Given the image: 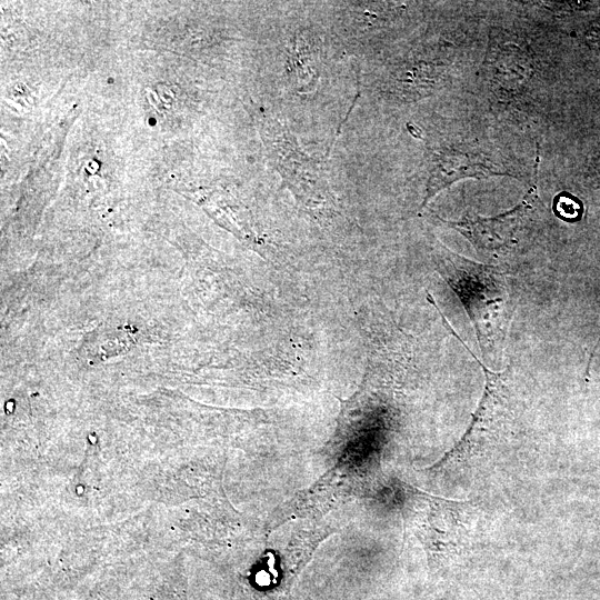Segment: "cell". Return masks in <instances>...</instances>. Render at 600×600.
<instances>
[{
  "label": "cell",
  "instance_id": "obj_1",
  "mask_svg": "<svg viewBox=\"0 0 600 600\" xmlns=\"http://www.w3.org/2000/svg\"><path fill=\"white\" fill-rule=\"evenodd\" d=\"M480 366L487 378L483 398L464 436L437 467L470 468L490 456L506 434L503 430L511 406L506 373H492L482 363Z\"/></svg>",
  "mask_w": 600,
  "mask_h": 600
},
{
  "label": "cell",
  "instance_id": "obj_2",
  "mask_svg": "<svg viewBox=\"0 0 600 600\" xmlns=\"http://www.w3.org/2000/svg\"><path fill=\"white\" fill-rule=\"evenodd\" d=\"M516 176V171L496 153L472 142L440 144L431 151L424 203L452 182L491 176Z\"/></svg>",
  "mask_w": 600,
  "mask_h": 600
},
{
  "label": "cell",
  "instance_id": "obj_3",
  "mask_svg": "<svg viewBox=\"0 0 600 600\" xmlns=\"http://www.w3.org/2000/svg\"><path fill=\"white\" fill-rule=\"evenodd\" d=\"M448 282L464 302L469 314L477 324L478 333L488 322L489 314L500 308L504 290L499 284L497 271L486 266L477 264L452 253L450 257Z\"/></svg>",
  "mask_w": 600,
  "mask_h": 600
},
{
  "label": "cell",
  "instance_id": "obj_4",
  "mask_svg": "<svg viewBox=\"0 0 600 600\" xmlns=\"http://www.w3.org/2000/svg\"><path fill=\"white\" fill-rule=\"evenodd\" d=\"M533 200L534 197L530 190L524 202L506 213L492 218L468 213L461 220L448 222V224L466 236L478 250L496 251L514 243L519 226Z\"/></svg>",
  "mask_w": 600,
  "mask_h": 600
},
{
  "label": "cell",
  "instance_id": "obj_5",
  "mask_svg": "<svg viewBox=\"0 0 600 600\" xmlns=\"http://www.w3.org/2000/svg\"><path fill=\"white\" fill-rule=\"evenodd\" d=\"M553 208L556 214L567 221L579 220L583 212L581 202L567 193H561L556 197Z\"/></svg>",
  "mask_w": 600,
  "mask_h": 600
}]
</instances>
